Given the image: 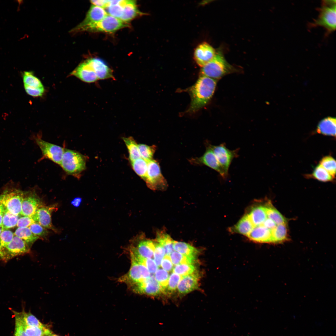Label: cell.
<instances>
[{
  "instance_id": "1",
  "label": "cell",
  "mask_w": 336,
  "mask_h": 336,
  "mask_svg": "<svg viewBox=\"0 0 336 336\" xmlns=\"http://www.w3.org/2000/svg\"><path fill=\"white\" fill-rule=\"evenodd\" d=\"M217 81L200 76L195 84L189 89L191 101L188 112H196L209 101L215 91Z\"/></svg>"
},
{
  "instance_id": "2",
  "label": "cell",
  "mask_w": 336,
  "mask_h": 336,
  "mask_svg": "<svg viewBox=\"0 0 336 336\" xmlns=\"http://www.w3.org/2000/svg\"><path fill=\"white\" fill-rule=\"evenodd\" d=\"M335 0H323L318 10L317 18L310 23V27L321 26L326 30V35L336 29V6Z\"/></svg>"
},
{
  "instance_id": "3",
  "label": "cell",
  "mask_w": 336,
  "mask_h": 336,
  "mask_svg": "<svg viewBox=\"0 0 336 336\" xmlns=\"http://www.w3.org/2000/svg\"><path fill=\"white\" fill-rule=\"evenodd\" d=\"M234 70V68L226 61L222 53L218 50L213 58L202 67L200 76L217 81Z\"/></svg>"
},
{
  "instance_id": "4",
  "label": "cell",
  "mask_w": 336,
  "mask_h": 336,
  "mask_svg": "<svg viewBox=\"0 0 336 336\" xmlns=\"http://www.w3.org/2000/svg\"><path fill=\"white\" fill-rule=\"evenodd\" d=\"M84 155L76 151L65 149L60 164L68 175L77 177L86 168Z\"/></svg>"
},
{
  "instance_id": "5",
  "label": "cell",
  "mask_w": 336,
  "mask_h": 336,
  "mask_svg": "<svg viewBox=\"0 0 336 336\" xmlns=\"http://www.w3.org/2000/svg\"><path fill=\"white\" fill-rule=\"evenodd\" d=\"M127 26L128 24L126 22L108 15L99 21L77 30H72V32L74 33L83 31L112 32Z\"/></svg>"
},
{
  "instance_id": "6",
  "label": "cell",
  "mask_w": 336,
  "mask_h": 336,
  "mask_svg": "<svg viewBox=\"0 0 336 336\" xmlns=\"http://www.w3.org/2000/svg\"><path fill=\"white\" fill-rule=\"evenodd\" d=\"M147 162V174L145 180L147 186L154 190L166 189L167 182L161 173L158 162L153 159Z\"/></svg>"
},
{
  "instance_id": "7",
  "label": "cell",
  "mask_w": 336,
  "mask_h": 336,
  "mask_svg": "<svg viewBox=\"0 0 336 336\" xmlns=\"http://www.w3.org/2000/svg\"><path fill=\"white\" fill-rule=\"evenodd\" d=\"M131 264L129 271L121 277L119 281L131 285L141 282L150 277V274L144 265L137 262L131 256Z\"/></svg>"
},
{
  "instance_id": "8",
  "label": "cell",
  "mask_w": 336,
  "mask_h": 336,
  "mask_svg": "<svg viewBox=\"0 0 336 336\" xmlns=\"http://www.w3.org/2000/svg\"><path fill=\"white\" fill-rule=\"evenodd\" d=\"M30 248L24 241L15 236L7 245L0 249V258L7 261L16 256L29 253Z\"/></svg>"
},
{
  "instance_id": "9",
  "label": "cell",
  "mask_w": 336,
  "mask_h": 336,
  "mask_svg": "<svg viewBox=\"0 0 336 336\" xmlns=\"http://www.w3.org/2000/svg\"><path fill=\"white\" fill-rule=\"evenodd\" d=\"M212 150L216 158L227 178L229 169L233 159L238 156V149H229L224 143L218 145L208 144Z\"/></svg>"
},
{
  "instance_id": "10",
  "label": "cell",
  "mask_w": 336,
  "mask_h": 336,
  "mask_svg": "<svg viewBox=\"0 0 336 336\" xmlns=\"http://www.w3.org/2000/svg\"><path fill=\"white\" fill-rule=\"evenodd\" d=\"M35 139L41 151L43 157L60 165L65 149L46 142L40 137H36Z\"/></svg>"
},
{
  "instance_id": "11",
  "label": "cell",
  "mask_w": 336,
  "mask_h": 336,
  "mask_svg": "<svg viewBox=\"0 0 336 336\" xmlns=\"http://www.w3.org/2000/svg\"><path fill=\"white\" fill-rule=\"evenodd\" d=\"M24 192L15 189L3 194L1 203L10 212L16 215H21Z\"/></svg>"
},
{
  "instance_id": "12",
  "label": "cell",
  "mask_w": 336,
  "mask_h": 336,
  "mask_svg": "<svg viewBox=\"0 0 336 336\" xmlns=\"http://www.w3.org/2000/svg\"><path fill=\"white\" fill-rule=\"evenodd\" d=\"M206 147V151L201 156L192 158L190 162L193 164L205 165L217 172L223 179H226L227 177L208 144Z\"/></svg>"
},
{
  "instance_id": "13",
  "label": "cell",
  "mask_w": 336,
  "mask_h": 336,
  "mask_svg": "<svg viewBox=\"0 0 336 336\" xmlns=\"http://www.w3.org/2000/svg\"><path fill=\"white\" fill-rule=\"evenodd\" d=\"M43 205L42 202L35 192L24 193L21 215L32 217L38 209Z\"/></svg>"
},
{
  "instance_id": "14",
  "label": "cell",
  "mask_w": 336,
  "mask_h": 336,
  "mask_svg": "<svg viewBox=\"0 0 336 336\" xmlns=\"http://www.w3.org/2000/svg\"><path fill=\"white\" fill-rule=\"evenodd\" d=\"M130 248L145 259H150L154 255L155 249L154 241L144 238L142 234L135 237Z\"/></svg>"
},
{
  "instance_id": "15",
  "label": "cell",
  "mask_w": 336,
  "mask_h": 336,
  "mask_svg": "<svg viewBox=\"0 0 336 336\" xmlns=\"http://www.w3.org/2000/svg\"><path fill=\"white\" fill-rule=\"evenodd\" d=\"M132 286L133 291L138 294L155 296L163 292L162 287L154 276Z\"/></svg>"
},
{
  "instance_id": "16",
  "label": "cell",
  "mask_w": 336,
  "mask_h": 336,
  "mask_svg": "<svg viewBox=\"0 0 336 336\" xmlns=\"http://www.w3.org/2000/svg\"><path fill=\"white\" fill-rule=\"evenodd\" d=\"M57 209V206L55 205L49 206L43 205L38 209L32 218L35 222L44 228L56 231V229L52 222L51 214Z\"/></svg>"
},
{
  "instance_id": "17",
  "label": "cell",
  "mask_w": 336,
  "mask_h": 336,
  "mask_svg": "<svg viewBox=\"0 0 336 336\" xmlns=\"http://www.w3.org/2000/svg\"><path fill=\"white\" fill-rule=\"evenodd\" d=\"M217 51L210 44L203 42L199 44L195 49L194 58L197 63L202 67L215 56Z\"/></svg>"
},
{
  "instance_id": "18",
  "label": "cell",
  "mask_w": 336,
  "mask_h": 336,
  "mask_svg": "<svg viewBox=\"0 0 336 336\" xmlns=\"http://www.w3.org/2000/svg\"><path fill=\"white\" fill-rule=\"evenodd\" d=\"M71 74L87 83L94 82L98 80L89 59L79 65Z\"/></svg>"
},
{
  "instance_id": "19",
  "label": "cell",
  "mask_w": 336,
  "mask_h": 336,
  "mask_svg": "<svg viewBox=\"0 0 336 336\" xmlns=\"http://www.w3.org/2000/svg\"><path fill=\"white\" fill-rule=\"evenodd\" d=\"M108 15L103 8L92 5L88 12L85 19L72 30H77L99 21Z\"/></svg>"
},
{
  "instance_id": "20",
  "label": "cell",
  "mask_w": 336,
  "mask_h": 336,
  "mask_svg": "<svg viewBox=\"0 0 336 336\" xmlns=\"http://www.w3.org/2000/svg\"><path fill=\"white\" fill-rule=\"evenodd\" d=\"M198 275L197 273L182 276L177 285L179 292L186 294L197 289L198 287Z\"/></svg>"
},
{
  "instance_id": "21",
  "label": "cell",
  "mask_w": 336,
  "mask_h": 336,
  "mask_svg": "<svg viewBox=\"0 0 336 336\" xmlns=\"http://www.w3.org/2000/svg\"><path fill=\"white\" fill-rule=\"evenodd\" d=\"M247 236L251 240L256 242H272L271 230L262 225L254 226Z\"/></svg>"
},
{
  "instance_id": "22",
  "label": "cell",
  "mask_w": 336,
  "mask_h": 336,
  "mask_svg": "<svg viewBox=\"0 0 336 336\" xmlns=\"http://www.w3.org/2000/svg\"><path fill=\"white\" fill-rule=\"evenodd\" d=\"M94 68L98 79L104 80L113 78L112 71L106 63L98 58L89 59Z\"/></svg>"
},
{
  "instance_id": "23",
  "label": "cell",
  "mask_w": 336,
  "mask_h": 336,
  "mask_svg": "<svg viewBox=\"0 0 336 336\" xmlns=\"http://www.w3.org/2000/svg\"><path fill=\"white\" fill-rule=\"evenodd\" d=\"M336 119L332 117L326 118L319 123L316 132L319 133L326 136L335 137Z\"/></svg>"
},
{
  "instance_id": "24",
  "label": "cell",
  "mask_w": 336,
  "mask_h": 336,
  "mask_svg": "<svg viewBox=\"0 0 336 336\" xmlns=\"http://www.w3.org/2000/svg\"><path fill=\"white\" fill-rule=\"evenodd\" d=\"M140 13L135 1L126 0L120 20L127 22L136 17Z\"/></svg>"
},
{
  "instance_id": "25",
  "label": "cell",
  "mask_w": 336,
  "mask_h": 336,
  "mask_svg": "<svg viewBox=\"0 0 336 336\" xmlns=\"http://www.w3.org/2000/svg\"><path fill=\"white\" fill-rule=\"evenodd\" d=\"M248 215L254 226L262 225L267 218L265 207L262 206L254 207Z\"/></svg>"
},
{
  "instance_id": "26",
  "label": "cell",
  "mask_w": 336,
  "mask_h": 336,
  "mask_svg": "<svg viewBox=\"0 0 336 336\" xmlns=\"http://www.w3.org/2000/svg\"><path fill=\"white\" fill-rule=\"evenodd\" d=\"M126 0H108L105 11L108 15L120 19Z\"/></svg>"
},
{
  "instance_id": "27",
  "label": "cell",
  "mask_w": 336,
  "mask_h": 336,
  "mask_svg": "<svg viewBox=\"0 0 336 336\" xmlns=\"http://www.w3.org/2000/svg\"><path fill=\"white\" fill-rule=\"evenodd\" d=\"M254 227L248 214H247L239 220L232 230L233 231L247 236Z\"/></svg>"
},
{
  "instance_id": "28",
  "label": "cell",
  "mask_w": 336,
  "mask_h": 336,
  "mask_svg": "<svg viewBox=\"0 0 336 336\" xmlns=\"http://www.w3.org/2000/svg\"><path fill=\"white\" fill-rule=\"evenodd\" d=\"M174 250L180 254L196 258L198 251L197 249L185 242L174 241Z\"/></svg>"
},
{
  "instance_id": "29",
  "label": "cell",
  "mask_w": 336,
  "mask_h": 336,
  "mask_svg": "<svg viewBox=\"0 0 336 336\" xmlns=\"http://www.w3.org/2000/svg\"><path fill=\"white\" fill-rule=\"evenodd\" d=\"M156 239V241L164 248L166 255H169L174 250V240L169 235L161 232L157 234Z\"/></svg>"
},
{
  "instance_id": "30",
  "label": "cell",
  "mask_w": 336,
  "mask_h": 336,
  "mask_svg": "<svg viewBox=\"0 0 336 336\" xmlns=\"http://www.w3.org/2000/svg\"><path fill=\"white\" fill-rule=\"evenodd\" d=\"M14 234L24 241L30 247L36 240L40 239L33 234L29 227H18Z\"/></svg>"
},
{
  "instance_id": "31",
  "label": "cell",
  "mask_w": 336,
  "mask_h": 336,
  "mask_svg": "<svg viewBox=\"0 0 336 336\" xmlns=\"http://www.w3.org/2000/svg\"><path fill=\"white\" fill-rule=\"evenodd\" d=\"M123 139L128 149L130 161L140 158L138 144L134 139L132 137H130L123 138Z\"/></svg>"
},
{
  "instance_id": "32",
  "label": "cell",
  "mask_w": 336,
  "mask_h": 336,
  "mask_svg": "<svg viewBox=\"0 0 336 336\" xmlns=\"http://www.w3.org/2000/svg\"><path fill=\"white\" fill-rule=\"evenodd\" d=\"M272 242L279 243L285 240L287 231L286 224L277 225L271 230Z\"/></svg>"
},
{
  "instance_id": "33",
  "label": "cell",
  "mask_w": 336,
  "mask_h": 336,
  "mask_svg": "<svg viewBox=\"0 0 336 336\" xmlns=\"http://www.w3.org/2000/svg\"><path fill=\"white\" fill-rule=\"evenodd\" d=\"M131 162L135 172L145 181L147 174V161L140 157Z\"/></svg>"
},
{
  "instance_id": "34",
  "label": "cell",
  "mask_w": 336,
  "mask_h": 336,
  "mask_svg": "<svg viewBox=\"0 0 336 336\" xmlns=\"http://www.w3.org/2000/svg\"><path fill=\"white\" fill-rule=\"evenodd\" d=\"M308 176L324 182L331 181L334 178L320 164L315 168L312 173Z\"/></svg>"
},
{
  "instance_id": "35",
  "label": "cell",
  "mask_w": 336,
  "mask_h": 336,
  "mask_svg": "<svg viewBox=\"0 0 336 336\" xmlns=\"http://www.w3.org/2000/svg\"><path fill=\"white\" fill-rule=\"evenodd\" d=\"M22 320L24 329L28 336H44L52 334V331L48 327L42 328L28 326L24 324L22 318Z\"/></svg>"
},
{
  "instance_id": "36",
  "label": "cell",
  "mask_w": 336,
  "mask_h": 336,
  "mask_svg": "<svg viewBox=\"0 0 336 336\" xmlns=\"http://www.w3.org/2000/svg\"><path fill=\"white\" fill-rule=\"evenodd\" d=\"M22 77L24 86L35 88L44 87L41 81L34 75L32 72H24Z\"/></svg>"
},
{
  "instance_id": "37",
  "label": "cell",
  "mask_w": 336,
  "mask_h": 336,
  "mask_svg": "<svg viewBox=\"0 0 336 336\" xmlns=\"http://www.w3.org/2000/svg\"><path fill=\"white\" fill-rule=\"evenodd\" d=\"M170 257L174 264H191L194 263L196 258L188 256L180 253L173 251L170 253Z\"/></svg>"
},
{
  "instance_id": "38",
  "label": "cell",
  "mask_w": 336,
  "mask_h": 336,
  "mask_svg": "<svg viewBox=\"0 0 336 336\" xmlns=\"http://www.w3.org/2000/svg\"><path fill=\"white\" fill-rule=\"evenodd\" d=\"M267 217L272 220L277 225L286 224L284 217L276 208L271 206H265Z\"/></svg>"
},
{
  "instance_id": "39",
  "label": "cell",
  "mask_w": 336,
  "mask_h": 336,
  "mask_svg": "<svg viewBox=\"0 0 336 336\" xmlns=\"http://www.w3.org/2000/svg\"><path fill=\"white\" fill-rule=\"evenodd\" d=\"M21 313L23 322L27 325L42 328L48 327L47 326L40 322L30 311L26 312L23 310Z\"/></svg>"
},
{
  "instance_id": "40",
  "label": "cell",
  "mask_w": 336,
  "mask_h": 336,
  "mask_svg": "<svg viewBox=\"0 0 336 336\" xmlns=\"http://www.w3.org/2000/svg\"><path fill=\"white\" fill-rule=\"evenodd\" d=\"M320 164L334 178L336 174V161L331 156H326L320 160Z\"/></svg>"
},
{
  "instance_id": "41",
  "label": "cell",
  "mask_w": 336,
  "mask_h": 336,
  "mask_svg": "<svg viewBox=\"0 0 336 336\" xmlns=\"http://www.w3.org/2000/svg\"><path fill=\"white\" fill-rule=\"evenodd\" d=\"M18 216L14 215L7 209L4 214L2 226L3 230L14 227L16 226Z\"/></svg>"
},
{
  "instance_id": "42",
  "label": "cell",
  "mask_w": 336,
  "mask_h": 336,
  "mask_svg": "<svg viewBox=\"0 0 336 336\" xmlns=\"http://www.w3.org/2000/svg\"><path fill=\"white\" fill-rule=\"evenodd\" d=\"M138 147L141 157L147 161L152 159L156 149L155 145L149 146L141 144H138Z\"/></svg>"
},
{
  "instance_id": "43",
  "label": "cell",
  "mask_w": 336,
  "mask_h": 336,
  "mask_svg": "<svg viewBox=\"0 0 336 336\" xmlns=\"http://www.w3.org/2000/svg\"><path fill=\"white\" fill-rule=\"evenodd\" d=\"M195 270L196 268L193 264H183L175 266L173 271L182 277L192 273Z\"/></svg>"
},
{
  "instance_id": "44",
  "label": "cell",
  "mask_w": 336,
  "mask_h": 336,
  "mask_svg": "<svg viewBox=\"0 0 336 336\" xmlns=\"http://www.w3.org/2000/svg\"><path fill=\"white\" fill-rule=\"evenodd\" d=\"M15 317V329L14 336H28L24 329L21 312L13 311Z\"/></svg>"
},
{
  "instance_id": "45",
  "label": "cell",
  "mask_w": 336,
  "mask_h": 336,
  "mask_svg": "<svg viewBox=\"0 0 336 336\" xmlns=\"http://www.w3.org/2000/svg\"><path fill=\"white\" fill-rule=\"evenodd\" d=\"M155 277L162 287L163 292H164L168 284L169 273L165 270L158 269L155 272Z\"/></svg>"
},
{
  "instance_id": "46",
  "label": "cell",
  "mask_w": 336,
  "mask_h": 336,
  "mask_svg": "<svg viewBox=\"0 0 336 336\" xmlns=\"http://www.w3.org/2000/svg\"><path fill=\"white\" fill-rule=\"evenodd\" d=\"M182 276L174 273H172L169 278L168 284L164 292L172 293L175 291Z\"/></svg>"
},
{
  "instance_id": "47",
  "label": "cell",
  "mask_w": 336,
  "mask_h": 336,
  "mask_svg": "<svg viewBox=\"0 0 336 336\" xmlns=\"http://www.w3.org/2000/svg\"><path fill=\"white\" fill-rule=\"evenodd\" d=\"M28 227L33 234L40 239L46 237L49 234V231L46 228L36 222Z\"/></svg>"
},
{
  "instance_id": "48",
  "label": "cell",
  "mask_w": 336,
  "mask_h": 336,
  "mask_svg": "<svg viewBox=\"0 0 336 336\" xmlns=\"http://www.w3.org/2000/svg\"><path fill=\"white\" fill-rule=\"evenodd\" d=\"M154 242L155 249L154 253V261L158 267L160 266L165 254L163 247L156 241Z\"/></svg>"
},
{
  "instance_id": "49",
  "label": "cell",
  "mask_w": 336,
  "mask_h": 336,
  "mask_svg": "<svg viewBox=\"0 0 336 336\" xmlns=\"http://www.w3.org/2000/svg\"><path fill=\"white\" fill-rule=\"evenodd\" d=\"M14 234L7 229L3 230L0 236V249L7 245L13 238Z\"/></svg>"
},
{
  "instance_id": "50",
  "label": "cell",
  "mask_w": 336,
  "mask_h": 336,
  "mask_svg": "<svg viewBox=\"0 0 336 336\" xmlns=\"http://www.w3.org/2000/svg\"><path fill=\"white\" fill-rule=\"evenodd\" d=\"M25 90L27 93L33 97L41 96L44 92V87L35 88L24 86Z\"/></svg>"
},
{
  "instance_id": "51",
  "label": "cell",
  "mask_w": 336,
  "mask_h": 336,
  "mask_svg": "<svg viewBox=\"0 0 336 336\" xmlns=\"http://www.w3.org/2000/svg\"><path fill=\"white\" fill-rule=\"evenodd\" d=\"M35 222L32 217L23 216L18 219L16 226L18 227H28Z\"/></svg>"
},
{
  "instance_id": "52",
  "label": "cell",
  "mask_w": 336,
  "mask_h": 336,
  "mask_svg": "<svg viewBox=\"0 0 336 336\" xmlns=\"http://www.w3.org/2000/svg\"><path fill=\"white\" fill-rule=\"evenodd\" d=\"M161 261V267L165 270L168 272L172 271L173 269V265L169 255H165Z\"/></svg>"
},
{
  "instance_id": "53",
  "label": "cell",
  "mask_w": 336,
  "mask_h": 336,
  "mask_svg": "<svg viewBox=\"0 0 336 336\" xmlns=\"http://www.w3.org/2000/svg\"><path fill=\"white\" fill-rule=\"evenodd\" d=\"M144 265L151 273H155L157 270L158 266L154 261L151 259H146Z\"/></svg>"
},
{
  "instance_id": "54",
  "label": "cell",
  "mask_w": 336,
  "mask_h": 336,
  "mask_svg": "<svg viewBox=\"0 0 336 336\" xmlns=\"http://www.w3.org/2000/svg\"><path fill=\"white\" fill-rule=\"evenodd\" d=\"M92 5H95L105 9L106 7L108 0H91L90 1Z\"/></svg>"
},
{
  "instance_id": "55",
  "label": "cell",
  "mask_w": 336,
  "mask_h": 336,
  "mask_svg": "<svg viewBox=\"0 0 336 336\" xmlns=\"http://www.w3.org/2000/svg\"><path fill=\"white\" fill-rule=\"evenodd\" d=\"M262 225L271 230L275 228L277 225L272 220L268 217L263 222Z\"/></svg>"
},
{
  "instance_id": "56",
  "label": "cell",
  "mask_w": 336,
  "mask_h": 336,
  "mask_svg": "<svg viewBox=\"0 0 336 336\" xmlns=\"http://www.w3.org/2000/svg\"><path fill=\"white\" fill-rule=\"evenodd\" d=\"M82 199L80 197H77L74 198L71 202L72 205L75 207H78L80 206L81 203Z\"/></svg>"
},
{
  "instance_id": "57",
  "label": "cell",
  "mask_w": 336,
  "mask_h": 336,
  "mask_svg": "<svg viewBox=\"0 0 336 336\" xmlns=\"http://www.w3.org/2000/svg\"><path fill=\"white\" fill-rule=\"evenodd\" d=\"M6 208L2 203L0 205V226H2L3 217Z\"/></svg>"
},
{
  "instance_id": "58",
  "label": "cell",
  "mask_w": 336,
  "mask_h": 336,
  "mask_svg": "<svg viewBox=\"0 0 336 336\" xmlns=\"http://www.w3.org/2000/svg\"><path fill=\"white\" fill-rule=\"evenodd\" d=\"M3 197V194L0 195V205L1 204V201Z\"/></svg>"
},
{
  "instance_id": "59",
  "label": "cell",
  "mask_w": 336,
  "mask_h": 336,
  "mask_svg": "<svg viewBox=\"0 0 336 336\" xmlns=\"http://www.w3.org/2000/svg\"><path fill=\"white\" fill-rule=\"evenodd\" d=\"M3 229L2 226H0V236L2 231H3Z\"/></svg>"
},
{
  "instance_id": "60",
  "label": "cell",
  "mask_w": 336,
  "mask_h": 336,
  "mask_svg": "<svg viewBox=\"0 0 336 336\" xmlns=\"http://www.w3.org/2000/svg\"><path fill=\"white\" fill-rule=\"evenodd\" d=\"M50 336H59L58 335H57V334H52L50 335Z\"/></svg>"
},
{
  "instance_id": "61",
  "label": "cell",
  "mask_w": 336,
  "mask_h": 336,
  "mask_svg": "<svg viewBox=\"0 0 336 336\" xmlns=\"http://www.w3.org/2000/svg\"><path fill=\"white\" fill-rule=\"evenodd\" d=\"M50 335H45L44 336H50Z\"/></svg>"
}]
</instances>
